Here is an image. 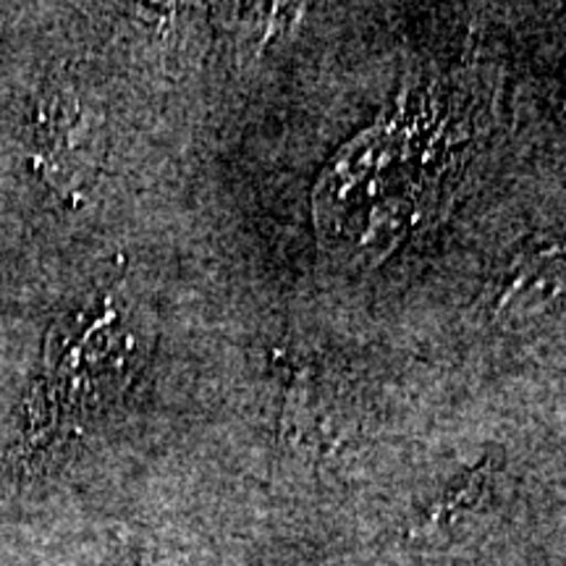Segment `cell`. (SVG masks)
<instances>
[{
    "instance_id": "6da1fadb",
    "label": "cell",
    "mask_w": 566,
    "mask_h": 566,
    "mask_svg": "<svg viewBox=\"0 0 566 566\" xmlns=\"http://www.w3.org/2000/svg\"><path fill=\"white\" fill-rule=\"evenodd\" d=\"M32 158L42 179L80 197L103 158V116L80 84L53 80L32 111Z\"/></svg>"
},
{
    "instance_id": "7a4b0ae2",
    "label": "cell",
    "mask_w": 566,
    "mask_h": 566,
    "mask_svg": "<svg viewBox=\"0 0 566 566\" xmlns=\"http://www.w3.org/2000/svg\"><path fill=\"white\" fill-rule=\"evenodd\" d=\"M488 480H491V467H488V464L478 467V470H472L470 475L459 480V483L451 488L449 493H443V499L438 501V504L430 509L428 514H424L422 525L424 527L451 525V522H454L457 516L464 512V509L478 506V501L483 499V493L488 488Z\"/></svg>"
},
{
    "instance_id": "3957f363",
    "label": "cell",
    "mask_w": 566,
    "mask_h": 566,
    "mask_svg": "<svg viewBox=\"0 0 566 566\" xmlns=\"http://www.w3.org/2000/svg\"><path fill=\"white\" fill-rule=\"evenodd\" d=\"M139 566H150V564H147V562H145V564H139Z\"/></svg>"
}]
</instances>
